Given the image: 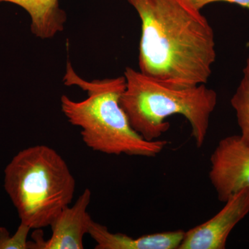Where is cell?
Segmentation results:
<instances>
[{
  "label": "cell",
  "instance_id": "cell-1",
  "mask_svg": "<svg viewBox=\"0 0 249 249\" xmlns=\"http://www.w3.org/2000/svg\"><path fill=\"white\" fill-rule=\"evenodd\" d=\"M142 22L139 70L168 86L206 84L216 60L213 30L183 0H127Z\"/></svg>",
  "mask_w": 249,
  "mask_h": 249
},
{
  "label": "cell",
  "instance_id": "cell-2",
  "mask_svg": "<svg viewBox=\"0 0 249 249\" xmlns=\"http://www.w3.org/2000/svg\"><path fill=\"white\" fill-rule=\"evenodd\" d=\"M63 82L88 93L86 99L78 102L63 95L60 102L67 120L81 129L83 142L93 151L152 158L168 145L167 141L145 140L131 125L120 104L125 89L124 76L88 81L77 74L68 62Z\"/></svg>",
  "mask_w": 249,
  "mask_h": 249
},
{
  "label": "cell",
  "instance_id": "cell-3",
  "mask_svg": "<svg viewBox=\"0 0 249 249\" xmlns=\"http://www.w3.org/2000/svg\"><path fill=\"white\" fill-rule=\"evenodd\" d=\"M121 107L134 130L145 140H157L169 130L165 119L183 116L189 122L196 147L206 142L210 120L217 104V94L206 84L175 88L160 83L140 71L126 67Z\"/></svg>",
  "mask_w": 249,
  "mask_h": 249
},
{
  "label": "cell",
  "instance_id": "cell-4",
  "mask_svg": "<svg viewBox=\"0 0 249 249\" xmlns=\"http://www.w3.org/2000/svg\"><path fill=\"white\" fill-rule=\"evenodd\" d=\"M4 187L21 222L36 230L50 226L70 206L76 180L56 150L37 145L21 150L6 165Z\"/></svg>",
  "mask_w": 249,
  "mask_h": 249
},
{
  "label": "cell",
  "instance_id": "cell-5",
  "mask_svg": "<svg viewBox=\"0 0 249 249\" xmlns=\"http://www.w3.org/2000/svg\"><path fill=\"white\" fill-rule=\"evenodd\" d=\"M210 181L221 202L249 188V146L240 135L224 137L210 157Z\"/></svg>",
  "mask_w": 249,
  "mask_h": 249
},
{
  "label": "cell",
  "instance_id": "cell-6",
  "mask_svg": "<svg viewBox=\"0 0 249 249\" xmlns=\"http://www.w3.org/2000/svg\"><path fill=\"white\" fill-rule=\"evenodd\" d=\"M249 213V188H246L229 198L214 217L185 231L178 249H226L231 232Z\"/></svg>",
  "mask_w": 249,
  "mask_h": 249
},
{
  "label": "cell",
  "instance_id": "cell-7",
  "mask_svg": "<svg viewBox=\"0 0 249 249\" xmlns=\"http://www.w3.org/2000/svg\"><path fill=\"white\" fill-rule=\"evenodd\" d=\"M91 193L86 188L76 203L66 206L51 224L52 237L44 240L41 249H83L91 217L88 212Z\"/></svg>",
  "mask_w": 249,
  "mask_h": 249
},
{
  "label": "cell",
  "instance_id": "cell-8",
  "mask_svg": "<svg viewBox=\"0 0 249 249\" xmlns=\"http://www.w3.org/2000/svg\"><path fill=\"white\" fill-rule=\"evenodd\" d=\"M88 234L96 242V249H178L185 231L157 232L134 238L123 233H113L106 226L91 219Z\"/></svg>",
  "mask_w": 249,
  "mask_h": 249
},
{
  "label": "cell",
  "instance_id": "cell-9",
  "mask_svg": "<svg viewBox=\"0 0 249 249\" xmlns=\"http://www.w3.org/2000/svg\"><path fill=\"white\" fill-rule=\"evenodd\" d=\"M23 8L30 16L33 34L41 39L54 37L63 31L67 14L60 7L59 0H0Z\"/></svg>",
  "mask_w": 249,
  "mask_h": 249
},
{
  "label": "cell",
  "instance_id": "cell-10",
  "mask_svg": "<svg viewBox=\"0 0 249 249\" xmlns=\"http://www.w3.org/2000/svg\"><path fill=\"white\" fill-rule=\"evenodd\" d=\"M231 104L235 111L241 138L249 146V55L243 70V76L231 99Z\"/></svg>",
  "mask_w": 249,
  "mask_h": 249
},
{
  "label": "cell",
  "instance_id": "cell-11",
  "mask_svg": "<svg viewBox=\"0 0 249 249\" xmlns=\"http://www.w3.org/2000/svg\"><path fill=\"white\" fill-rule=\"evenodd\" d=\"M30 230L29 226L21 222L16 233L10 235L6 228L0 227V249H29L27 237Z\"/></svg>",
  "mask_w": 249,
  "mask_h": 249
},
{
  "label": "cell",
  "instance_id": "cell-12",
  "mask_svg": "<svg viewBox=\"0 0 249 249\" xmlns=\"http://www.w3.org/2000/svg\"><path fill=\"white\" fill-rule=\"evenodd\" d=\"M183 1L193 9L200 11L205 6L215 2H226L238 5L241 7L249 11V0H183Z\"/></svg>",
  "mask_w": 249,
  "mask_h": 249
}]
</instances>
